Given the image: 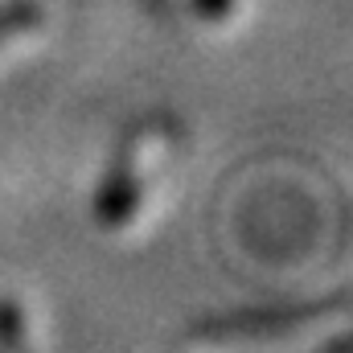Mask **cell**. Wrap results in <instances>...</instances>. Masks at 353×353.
<instances>
[{"mask_svg": "<svg viewBox=\"0 0 353 353\" xmlns=\"http://www.w3.org/2000/svg\"><path fill=\"white\" fill-rule=\"evenodd\" d=\"M321 312H325L321 304H308V308H275V312H251V316H234V321L210 325V329H201V337H283V333H292V329L312 325V316H321Z\"/></svg>", "mask_w": 353, "mask_h": 353, "instance_id": "obj_2", "label": "cell"}, {"mask_svg": "<svg viewBox=\"0 0 353 353\" xmlns=\"http://www.w3.org/2000/svg\"><path fill=\"white\" fill-rule=\"evenodd\" d=\"M173 152V128L169 123H140L128 132V140L119 144V157L107 173V185H103V197H99V218L107 226H128L140 205L148 201L152 193V181L165 169Z\"/></svg>", "mask_w": 353, "mask_h": 353, "instance_id": "obj_1", "label": "cell"}, {"mask_svg": "<svg viewBox=\"0 0 353 353\" xmlns=\"http://www.w3.org/2000/svg\"><path fill=\"white\" fill-rule=\"evenodd\" d=\"M37 25H41V8H37V4H29V0L4 4V8H0V50L12 46V41L25 37V33H33Z\"/></svg>", "mask_w": 353, "mask_h": 353, "instance_id": "obj_3", "label": "cell"}, {"mask_svg": "<svg viewBox=\"0 0 353 353\" xmlns=\"http://www.w3.org/2000/svg\"><path fill=\"white\" fill-rule=\"evenodd\" d=\"M185 4H193V12L205 17V21H218V17H226L234 8V0H185Z\"/></svg>", "mask_w": 353, "mask_h": 353, "instance_id": "obj_4", "label": "cell"}]
</instances>
